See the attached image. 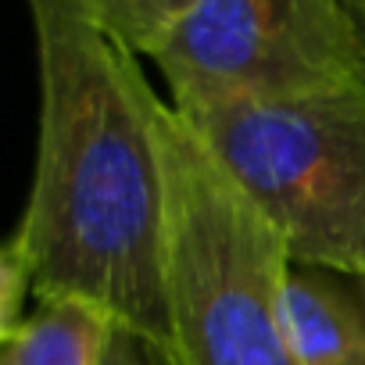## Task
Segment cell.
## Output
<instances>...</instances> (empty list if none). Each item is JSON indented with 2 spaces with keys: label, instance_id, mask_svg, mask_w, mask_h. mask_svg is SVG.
Here are the masks:
<instances>
[{
  "label": "cell",
  "instance_id": "1",
  "mask_svg": "<svg viewBox=\"0 0 365 365\" xmlns=\"http://www.w3.org/2000/svg\"><path fill=\"white\" fill-rule=\"evenodd\" d=\"M40 129L22 222L11 237L40 304L83 301L168 347L161 294V97L133 51L79 0H26Z\"/></svg>",
  "mask_w": 365,
  "mask_h": 365
},
{
  "label": "cell",
  "instance_id": "2",
  "mask_svg": "<svg viewBox=\"0 0 365 365\" xmlns=\"http://www.w3.org/2000/svg\"><path fill=\"white\" fill-rule=\"evenodd\" d=\"M154 133L168 351L179 365H297L283 233L165 101Z\"/></svg>",
  "mask_w": 365,
  "mask_h": 365
},
{
  "label": "cell",
  "instance_id": "3",
  "mask_svg": "<svg viewBox=\"0 0 365 365\" xmlns=\"http://www.w3.org/2000/svg\"><path fill=\"white\" fill-rule=\"evenodd\" d=\"M175 111L272 219L294 265L365 276V86Z\"/></svg>",
  "mask_w": 365,
  "mask_h": 365
},
{
  "label": "cell",
  "instance_id": "4",
  "mask_svg": "<svg viewBox=\"0 0 365 365\" xmlns=\"http://www.w3.org/2000/svg\"><path fill=\"white\" fill-rule=\"evenodd\" d=\"M150 61L172 108L365 86V54L336 0H197Z\"/></svg>",
  "mask_w": 365,
  "mask_h": 365
},
{
  "label": "cell",
  "instance_id": "5",
  "mask_svg": "<svg viewBox=\"0 0 365 365\" xmlns=\"http://www.w3.org/2000/svg\"><path fill=\"white\" fill-rule=\"evenodd\" d=\"M287 329L297 365H365V276L294 265Z\"/></svg>",
  "mask_w": 365,
  "mask_h": 365
},
{
  "label": "cell",
  "instance_id": "6",
  "mask_svg": "<svg viewBox=\"0 0 365 365\" xmlns=\"http://www.w3.org/2000/svg\"><path fill=\"white\" fill-rule=\"evenodd\" d=\"M111 319L83 301L40 304L0 340V365H101Z\"/></svg>",
  "mask_w": 365,
  "mask_h": 365
},
{
  "label": "cell",
  "instance_id": "7",
  "mask_svg": "<svg viewBox=\"0 0 365 365\" xmlns=\"http://www.w3.org/2000/svg\"><path fill=\"white\" fill-rule=\"evenodd\" d=\"M79 4L125 51L136 58H154V51L194 11L197 0H79Z\"/></svg>",
  "mask_w": 365,
  "mask_h": 365
},
{
  "label": "cell",
  "instance_id": "8",
  "mask_svg": "<svg viewBox=\"0 0 365 365\" xmlns=\"http://www.w3.org/2000/svg\"><path fill=\"white\" fill-rule=\"evenodd\" d=\"M29 290V269L19 258L15 244H0V340L22 326V301Z\"/></svg>",
  "mask_w": 365,
  "mask_h": 365
},
{
  "label": "cell",
  "instance_id": "9",
  "mask_svg": "<svg viewBox=\"0 0 365 365\" xmlns=\"http://www.w3.org/2000/svg\"><path fill=\"white\" fill-rule=\"evenodd\" d=\"M101 365H147V336L115 322L108 333V347H104Z\"/></svg>",
  "mask_w": 365,
  "mask_h": 365
},
{
  "label": "cell",
  "instance_id": "10",
  "mask_svg": "<svg viewBox=\"0 0 365 365\" xmlns=\"http://www.w3.org/2000/svg\"><path fill=\"white\" fill-rule=\"evenodd\" d=\"M340 4V11L347 15V22H351V29H354V36H358V47H361V54H365V0H336Z\"/></svg>",
  "mask_w": 365,
  "mask_h": 365
},
{
  "label": "cell",
  "instance_id": "11",
  "mask_svg": "<svg viewBox=\"0 0 365 365\" xmlns=\"http://www.w3.org/2000/svg\"><path fill=\"white\" fill-rule=\"evenodd\" d=\"M147 365H179V358L165 347V344H154L147 340Z\"/></svg>",
  "mask_w": 365,
  "mask_h": 365
}]
</instances>
